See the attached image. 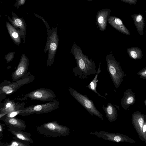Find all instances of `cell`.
Segmentation results:
<instances>
[{"label":"cell","mask_w":146,"mask_h":146,"mask_svg":"<svg viewBox=\"0 0 146 146\" xmlns=\"http://www.w3.org/2000/svg\"><path fill=\"white\" fill-rule=\"evenodd\" d=\"M70 53L73 55L76 61V67L72 70L74 75L84 79L97 73V70L94 61L84 54L81 49L75 42L72 44Z\"/></svg>","instance_id":"cell-1"},{"label":"cell","mask_w":146,"mask_h":146,"mask_svg":"<svg viewBox=\"0 0 146 146\" xmlns=\"http://www.w3.org/2000/svg\"><path fill=\"white\" fill-rule=\"evenodd\" d=\"M35 79V76L28 72L17 81L11 82L5 80L0 84V102L7 96L14 93L20 87L33 82Z\"/></svg>","instance_id":"cell-2"},{"label":"cell","mask_w":146,"mask_h":146,"mask_svg":"<svg viewBox=\"0 0 146 146\" xmlns=\"http://www.w3.org/2000/svg\"><path fill=\"white\" fill-rule=\"evenodd\" d=\"M70 129L54 121L44 123L37 127L38 133L48 137H56L66 136L69 133Z\"/></svg>","instance_id":"cell-3"},{"label":"cell","mask_w":146,"mask_h":146,"mask_svg":"<svg viewBox=\"0 0 146 146\" xmlns=\"http://www.w3.org/2000/svg\"><path fill=\"white\" fill-rule=\"evenodd\" d=\"M106 59L108 71L113 84L117 88L123 81L124 72L112 54H107Z\"/></svg>","instance_id":"cell-4"},{"label":"cell","mask_w":146,"mask_h":146,"mask_svg":"<svg viewBox=\"0 0 146 146\" xmlns=\"http://www.w3.org/2000/svg\"><path fill=\"white\" fill-rule=\"evenodd\" d=\"M58 42L57 28L48 29L47 40L44 50V53L48 51L46 64L47 67L52 65L54 63Z\"/></svg>","instance_id":"cell-5"},{"label":"cell","mask_w":146,"mask_h":146,"mask_svg":"<svg viewBox=\"0 0 146 146\" xmlns=\"http://www.w3.org/2000/svg\"><path fill=\"white\" fill-rule=\"evenodd\" d=\"M59 102L57 100L44 104L32 105L21 110L19 115L23 116L36 113L43 114L51 112L59 108Z\"/></svg>","instance_id":"cell-6"},{"label":"cell","mask_w":146,"mask_h":146,"mask_svg":"<svg viewBox=\"0 0 146 146\" xmlns=\"http://www.w3.org/2000/svg\"><path fill=\"white\" fill-rule=\"evenodd\" d=\"M69 91L71 96L84 107L92 115H94L100 118L102 121L104 119L103 115L95 106L92 100L89 99L86 95H83L71 87Z\"/></svg>","instance_id":"cell-7"},{"label":"cell","mask_w":146,"mask_h":146,"mask_svg":"<svg viewBox=\"0 0 146 146\" xmlns=\"http://www.w3.org/2000/svg\"><path fill=\"white\" fill-rule=\"evenodd\" d=\"M24 97L31 100L48 102L55 100L56 96L50 89L41 88L26 94Z\"/></svg>","instance_id":"cell-8"},{"label":"cell","mask_w":146,"mask_h":146,"mask_svg":"<svg viewBox=\"0 0 146 146\" xmlns=\"http://www.w3.org/2000/svg\"><path fill=\"white\" fill-rule=\"evenodd\" d=\"M90 134L94 135L99 138L114 142H127L131 143L135 142V141L129 137L119 133H112L104 131L98 132H91Z\"/></svg>","instance_id":"cell-9"},{"label":"cell","mask_w":146,"mask_h":146,"mask_svg":"<svg viewBox=\"0 0 146 146\" xmlns=\"http://www.w3.org/2000/svg\"><path fill=\"white\" fill-rule=\"evenodd\" d=\"M25 104L24 102H16L9 98L5 99L2 104H0V119L10 112L23 110Z\"/></svg>","instance_id":"cell-10"},{"label":"cell","mask_w":146,"mask_h":146,"mask_svg":"<svg viewBox=\"0 0 146 146\" xmlns=\"http://www.w3.org/2000/svg\"><path fill=\"white\" fill-rule=\"evenodd\" d=\"M29 65L28 58L25 54H22L16 70L11 74L12 82L20 79L27 72Z\"/></svg>","instance_id":"cell-11"},{"label":"cell","mask_w":146,"mask_h":146,"mask_svg":"<svg viewBox=\"0 0 146 146\" xmlns=\"http://www.w3.org/2000/svg\"><path fill=\"white\" fill-rule=\"evenodd\" d=\"M132 120L133 124L139 138L144 141L143 128L146 121V115L137 111L132 114Z\"/></svg>","instance_id":"cell-12"},{"label":"cell","mask_w":146,"mask_h":146,"mask_svg":"<svg viewBox=\"0 0 146 146\" xmlns=\"http://www.w3.org/2000/svg\"><path fill=\"white\" fill-rule=\"evenodd\" d=\"M12 18L8 17V19L13 26L19 32L21 38L23 40V43L25 42L26 35V25L23 19L18 17L12 13Z\"/></svg>","instance_id":"cell-13"},{"label":"cell","mask_w":146,"mask_h":146,"mask_svg":"<svg viewBox=\"0 0 146 146\" xmlns=\"http://www.w3.org/2000/svg\"><path fill=\"white\" fill-rule=\"evenodd\" d=\"M22 129L13 127H9L8 130L15 136L13 139H17L31 144L34 143L33 140L31 138L30 133L22 131Z\"/></svg>","instance_id":"cell-14"},{"label":"cell","mask_w":146,"mask_h":146,"mask_svg":"<svg viewBox=\"0 0 146 146\" xmlns=\"http://www.w3.org/2000/svg\"><path fill=\"white\" fill-rule=\"evenodd\" d=\"M111 11L108 9H103L99 11L96 16V21L99 29L101 31H105L107 26L108 17Z\"/></svg>","instance_id":"cell-15"},{"label":"cell","mask_w":146,"mask_h":146,"mask_svg":"<svg viewBox=\"0 0 146 146\" xmlns=\"http://www.w3.org/2000/svg\"><path fill=\"white\" fill-rule=\"evenodd\" d=\"M108 21L110 25L119 32L127 35H130V32L119 18L110 16L108 17Z\"/></svg>","instance_id":"cell-16"},{"label":"cell","mask_w":146,"mask_h":146,"mask_svg":"<svg viewBox=\"0 0 146 146\" xmlns=\"http://www.w3.org/2000/svg\"><path fill=\"white\" fill-rule=\"evenodd\" d=\"M135 93L131 89H129L124 93L123 97L121 100V105L125 110H127L130 106L135 104Z\"/></svg>","instance_id":"cell-17"},{"label":"cell","mask_w":146,"mask_h":146,"mask_svg":"<svg viewBox=\"0 0 146 146\" xmlns=\"http://www.w3.org/2000/svg\"><path fill=\"white\" fill-rule=\"evenodd\" d=\"M0 119L3 121L9 127L19 128L24 130H25V122L21 119L15 117H9L5 115Z\"/></svg>","instance_id":"cell-18"},{"label":"cell","mask_w":146,"mask_h":146,"mask_svg":"<svg viewBox=\"0 0 146 146\" xmlns=\"http://www.w3.org/2000/svg\"><path fill=\"white\" fill-rule=\"evenodd\" d=\"M6 24L8 33L13 42L15 44L19 45L21 42V38L19 31L8 22H6Z\"/></svg>","instance_id":"cell-19"},{"label":"cell","mask_w":146,"mask_h":146,"mask_svg":"<svg viewBox=\"0 0 146 146\" xmlns=\"http://www.w3.org/2000/svg\"><path fill=\"white\" fill-rule=\"evenodd\" d=\"M131 17L133 20L139 34L141 36L143 35L144 34V28L145 25L144 18L143 15L139 13L132 15Z\"/></svg>","instance_id":"cell-20"},{"label":"cell","mask_w":146,"mask_h":146,"mask_svg":"<svg viewBox=\"0 0 146 146\" xmlns=\"http://www.w3.org/2000/svg\"><path fill=\"white\" fill-rule=\"evenodd\" d=\"M102 108L105 111L108 121L112 122L115 121L117 116L116 109L113 105L108 103L106 107L102 105Z\"/></svg>","instance_id":"cell-21"},{"label":"cell","mask_w":146,"mask_h":146,"mask_svg":"<svg viewBox=\"0 0 146 146\" xmlns=\"http://www.w3.org/2000/svg\"><path fill=\"white\" fill-rule=\"evenodd\" d=\"M127 51L129 57L133 59L139 60L143 56L141 50L137 46L127 48Z\"/></svg>","instance_id":"cell-22"},{"label":"cell","mask_w":146,"mask_h":146,"mask_svg":"<svg viewBox=\"0 0 146 146\" xmlns=\"http://www.w3.org/2000/svg\"><path fill=\"white\" fill-rule=\"evenodd\" d=\"M101 61H100L99 65L98 70H97V73L95 74V76L94 78L90 82V84L87 86H86V87L88 88L90 90L93 91L96 94H97L98 96L103 97L106 99H107V98H106V97L102 96L96 90V88L97 87V78L98 74L101 72Z\"/></svg>","instance_id":"cell-23"},{"label":"cell","mask_w":146,"mask_h":146,"mask_svg":"<svg viewBox=\"0 0 146 146\" xmlns=\"http://www.w3.org/2000/svg\"><path fill=\"white\" fill-rule=\"evenodd\" d=\"M14 140L11 141V142H6L4 143L0 142L1 146H30V144L26 142H25L19 140L15 139Z\"/></svg>","instance_id":"cell-24"},{"label":"cell","mask_w":146,"mask_h":146,"mask_svg":"<svg viewBox=\"0 0 146 146\" xmlns=\"http://www.w3.org/2000/svg\"><path fill=\"white\" fill-rule=\"evenodd\" d=\"M15 52H10L7 54L5 56L4 58L7 61V63H8L12 61L14 56Z\"/></svg>","instance_id":"cell-25"},{"label":"cell","mask_w":146,"mask_h":146,"mask_svg":"<svg viewBox=\"0 0 146 146\" xmlns=\"http://www.w3.org/2000/svg\"><path fill=\"white\" fill-rule=\"evenodd\" d=\"M137 74L139 77L146 80V67L143 68L137 73Z\"/></svg>","instance_id":"cell-26"},{"label":"cell","mask_w":146,"mask_h":146,"mask_svg":"<svg viewBox=\"0 0 146 146\" xmlns=\"http://www.w3.org/2000/svg\"><path fill=\"white\" fill-rule=\"evenodd\" d=\"M21 110H19L12 111L6 115L5 116L9 117H15L17 115L19 114Z\"/></svg>","instance_id":"cell-27"},{"label":"cell","mask_w":146,"mask_h":146,"mask_svg":"<svg viewBox=\"0 0 146 146\" xmlns=\"http://www.w3.org/2000/svg\"><path fill=\"white\" fill-rule=\"evenodd\" d=\"M26 0H16V2L15 3V6L17 8L22 5H23L25 3Z\"/></svg>","instance_id":"cell-28"},{"label":"cell","mask_w":146,"mask_h":146,"mask_svg":"<svg viewBox=\"0 0 146 146\" xmlns=\"http://www.w3.org/2000/svg\"><path fill=\"white\" fill-rule=\"evenodd\" d=\"M121 1L122 2L128 3L131 5L136 4L137 1V0H121Z\"/></svg>","instance_id":"cell-29"},{"label":"cell","mask_w":146,"mask_h":146,"mask_svg":"<svg viewBox=\"0 0 146 146\" xmlns=\"http://www.w3.org/2000/svg\"><path fill=\"white\" fill-rule=\"evenodd\" d=\"M5 125L0 123V137H1L3 135V133Z\"/></svg>","instance_id":"cell-30"},{"label":"cell","mask_w":146,"mask_h":146,"mask_svg":"<svg viewBox=\"0 0 146 146\" xmlns=\"http://www.w3.org/2000/svg\"><path fill=\"white\" fill-rule=\"evenodd\" d=\"M144 103L145 105V106H146V100L144 101Z\"/></svg>","instance_id":"cell-31"},{"label":"cell","mask_w":146,"mask_h":146,"mask_svg":"<svg viewBox=\"0 0 146 146\" xmlns=\"http://www.w3.org/2000/svg\"><path fill=\"white\" fill-rule=\"evenodd\" d=\"M88 0V1H91V0Z\"/></svg>","instance_id":"cell-32"}]
</instances>
